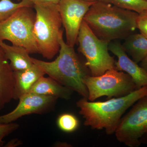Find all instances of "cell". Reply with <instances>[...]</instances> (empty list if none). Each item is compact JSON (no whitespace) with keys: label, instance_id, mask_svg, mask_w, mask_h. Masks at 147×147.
I'll return each instance as SVG.
<instances>
[{"label":"cell","instance_id":"6da1fadb","mask_svg":"<svg viewBox=\"0 0 147 147\" xmlns=\"http://www.w3.org/2000/svg\"><path fill=\"white\" fill-rule=\"evenodd\" d=\"M147 95V86L125 96L113 98L105 101H91L82 97L77 101L84 125L96 130L104 129L107 135L115 134L120 121L129 108L141 98Z\"/></svg>","mask_w":147,"mask_h":147},{"label":"cell","instance_id":"7a4b0ae2","mask_svg":"<svg viewBox=\"0 0 147 147\" xmlns=\"http://www.w3.org/2000/svg\"><path fill=\"white\" fill-rule=\"evenodd\" d=\"M139 14L108 3L96 1L90 7L84 21L99 39L110 42L125 39L137 29Z\"/></svg>","mask_w":147,"mask_h":147},{"label":"cell","instance_id":"3957f363","mask_svg":"<svg viewBox=\"0 0 147 147\" xmlns=\"http://www.w3.org/2000/svg\"><path fill=\"white\" fill-rule=\"evenodd\" d=\"M63 32L60 36V48L55 60L45 61L32 57V61L45 74L76 92L82 97L88 98V93L84 81L87 76H91L90 72L74 47L69 46L64 41Z\"/></svg>","mask_w":147,"mask_h":147},{"label":"cell","instance_id":"277c9868","mask_svg":"<svg viewBox=\"0 0 147 147\" xmlns=\"http://www.w3.org/2000/svg\"><path fill=\"white\" fill-rule=\"evenodd\" d=\"M36 18L34 31L38 54L47 59H53L60 48L61 18L58 4L34 5Z\"/></svg>","mask_w":147,"mask_h":147},{"label":"cell","instance_id":"5b68a950","mask_svg":"<svg viewBox=\"0 0 147 147\" xmlns=\"http://www.w3.org/2000/svg\"><path fill=\"white\" fill-rule=\"evenodd\" d=\"M33 7H24L0 23V42L6 40L21 46L30 54L38 53L34 28L36 13Z\"/></svg>","mask_w":147,"mask_h":147},{"label":"cell","instance_id":"8992f818","mask_svg":"<svg viewBox=\"0 0 147 147\" xmlns=\"http://www.w3.org/2000/svg\"><path fill=\"white\" fill-rule=\"evenodd\" d=\"M78 50L86 58L85 64L93 76H100L115 69L116 61L109 53V42L99 39L85 21L82 22L77 38Z\"/></svg>","mask_w":147,"mask_h":147},{"label":"cell","instance_id":"52a82bcc","mask_svg":"<svg viewBox=\"0 0 147 147\" xmlns=\"http://www.w3.org/2000/svg\"><path fill=\"white\" fill-rule=\"evenodd\" d=\"M88 93V100L95 101L98 98L122 97L138 90L131 76L116 69H109L100 76H87L84 79Z\"/></svg>","mask_w":147,"mask_h":147},{"label":"cell","instance_id":"ba28073f","mask_svg":"<svg viewBox=\"0 0 147 147\" xmlns=\"http://www.w3.org/2000/svg\"><path fill=\"white\" fill-rule=\"evenodd\" d=\"M147 133V95L137 100L124 115L115 134L119 142L129 147L141 145V138Z\"/></svg>","mask_w":147,"mask_h":147},{"label":"cell","instance_id":"9c48e42d","mask_svg":"<svg viewBox=\"0 0 147 147\" xmlns=\"http://www.w3.org/2000/svg\"><path fill=\"white\" fill-rule=\"evenodd\" d=\"M95 2L83 0H60L58 7L65 30V42L69 46L74 47L77 43L84 16Z\"/></svg>","mask_w":147,"mask_h":147},{"label":"cell","instance_id":"30bf717a","mask_svg":"<svg viewBox=\"0 0 147 147\" xmlns=\"http://www.w3.org/2000/svg\"><path fill=\"white\" fill-rule=\"evenodd\" d=\"M58 98L28 92L19 99L18 105L10 113L0 116V123L14 122L24 116L49 113L55 108Z\"/></svg>","mask_w":147,"mask_h":147},{"label":"cell","instance_id":"8fae6325","mask_svg":"<svg viewBox=\"0 0 147 147\" xmlns=\"http://www.w3.org/2000/svg\"><path fill=\"white\" fill-rule=\"evenodd\" d=\"M109 50L118 58L115 63L116 69L131 76L138 89L147 86V71L130 59L119 41L115 40L109 42Z\"/></svg>","mask_w":147,"mask_h":147},{"label":"cell","instance_id":"7c38bea8","mask_svg":"<svg viewBox=\"0 0 147 147\" xmlns=\"http://www.w3.org/2000/svg\"><path fill=\"white\" fill-rule=\"evenodd\" d=\"M14 71L0 47V110L13 99Z\"/></svg>","mask_w":147,"mask_h":147},{"label":"cell","instance_id":"4fadbf2b","mask_svg":"<svg viewBox=\"0 0 147 147\" xmlns=\"http://www.w3.org/2000/svg\"><path fill=\"white\" fill-rule=\"evenodd\" d=\"M14 71V90L13 99L18 100L30 92L32 87L45 72L36 65L33 64L29 68Z\"/></svg>","mask_w":147,"mask_h":147},{"label":"cell","instance_id":"5bb4252c","mask_svg":"<svg viewBox=\"0 0 147 147\" xmlns=\"http://www.w3.org/2000/svg\"><path fill=\"white\" fill-rule=\"evenodd\" d=\"M74 92L50 76H43L36 82L29 92L69 100L71 99Z\"/></svg>","mask_w":147,"mask_h":147},{"label":"cell","instance_id":"9a60e30c","mask_svg":"<svg viewBox=\"0 0 147 147\" xmlns=\"http://www.w3.org/2000/svg\"><path fill=\"white\" fill-rule=\"evenodd\" d=\"M0 47L13 71L26 69L33 65L30 53L24 47L8 45L4 41L0 42Z\"/></svg>","mask_w":147,"mask_h":147},{"label":"cell","instance_id":"2e32d148","mask_svg":"<svg viewBox=\"0 0 147 147\" xmlns=\"http://www.w3.org/2000/svg\"><path fill=\"white\" fill-rule=\"evenodd\" d=\"M122 44L127 54L138 63L147 56V38L141 33H132L125 39Z\"/></svg>","mask_w":147,"mask_h":147},{"label":"cell","instance_id":"e0dca14e","mask_svg":"<svg viewBox=\"0 0 147 147\" xmlns=\"http://www.w3.org/2000/svg\"><path fill=\"white\" fill-rule=\"evenodd\" d=\"M96 1L108 3L139 14L147 13V1L146 0H96Z\"/></svg>","mask_w":147,"mask_h":147},{"label":"cell","instance_id":"ac0fdd59","mask_svg":"<svg viewBox=\"0 0 147 147\" xmlns=\"http://www.w3.org/2000/svg\"><path fill=\"white\" fill-rule=\"evenodd\" d=\"M30 0H22L14 3L11 0H0V23L5 21L16 10L24 7H33Z\"/></svg>","mask_w":147,"mask_h":147},{"label":"cell","instance_id":"d6986e66","mask_svg":"<svg viewBox=\"0 0 147 147\" xmlns=\"http://www.w3.org/2000/svg\"><path fill=\"white\" fill-rule=\"evenodd\" d=\"M58 128L66 133H72L79 128L80 122L73 114L64 113L58 117L57 120Z\"/></svg>","mask_w":147,"mask_h":147},{"label":"cell","instance_id":"ffe728a7","mask_svg":"<svg viewBox=\"0 0 147 147\" xmlns=\"http://www.w3.org/2000/svg\"><path fill=\"white\" fill-rule=\"evenodd\" d=\"M19 127V125L15 123H0V147L2 146L4 144L5 142L4 139L17 130Z\"/></svg>","mask_w":147,"mask_h":147},{"label":"cell","instance_id":"44dd1931","mask_svg":"<svg viewBox=\"0 0 147 147\" xmlns=\"http://www.w3.org/2000/svg\"><path fill=\"white\" fill-rule=\"evenodd\" d=\"M137 29L140 33L147 38V13L139 14L137 21Z\"/></svg>","mask_w":147,"mask_h":147},{"label":"cell","instance_id":"7402d4cb","mask_svg":"<svg viewBox=\"0 0 147 147\" xmlns=\"http://www.w3.org/2000/svg\"><path fill=\"white\" fill-rule=\"evenodd\" d=\"M32 3L34 5L41 4H58L60 0H30Z\"/></svg>","mask_w":147,"mask_h":147},{"label":"cell","instance_id":"603a6c76","mask_svg":"<svg viewBox=\"0 0 147 147\" xmlns=\"http://www.w3.org/2000/svg\"><path fill=\"white\" fill-rule=\"evenodd\" d=\"M21 142L18 139H13L11 140L7 145V147H16L21 145Z\"/></svg>","mask_w":147,"mask_h":147},{"label":"cell","instance_id":"cb8c5ba5","mask_svg":"<svg viewBox=\"0 0 147 147\" xmlns=\"http://www.w3.org/2000/svg\"><path fill=\"white\" fill-rule=\"evenodd\" d=\"M140 66L147 71V56L140 62Z\"/></svg>","mask_w":147,"mask_h":147},{"label":"cell","instance_id":"d4e9b609","mask_svg":"<svg viewBox=\"0 0 147 147\" xmlns=\"http://www.w3.org/2000/svg\"><path fill=\"white\" fill-rule=\"evenodd\" d=\"M141 144H147V133L145 134L140 139Z\"/></svg>","mask_w":147,"mask_h":147},{"label":"cell","instance_id":"484cf974","mask_svg":"<svg viewBox=\"0 0 147 147\" xmlns=\"http://www.w3.org/2000/svg\"><path fill=\"white\" fill-rule=\"evenodd\" d=\"M83 1H87L92 2H96V0H83Z\"/></svg>","mask_w":147,"mask_h":147},{"label":"cell","instance_id":"4316f807","mask_svg":"<svg viewBox=\"0 0 147 147\" xmlns=\"http://www.w3.org/2000/svg\"><path fill=\"white\" fill-rule=\"evenodd\" d=\"M15 1H17L18 2H20L21 1H22V0H15Z\"/></svg>","mask_w":147,"mask_h":147},{"label":"cell","instance_id":"83f0119b","mask_svg":"<svg viewBox=\"0 0 147 147\" xmlns=\"http://www.w3.org/2000/svg\"><path fill=\"white\" fill-rule=\"evenodd\" d=\"M146 1H147V0H146Z\"/></svg>","mask_w":147,"mask_h":147}]
</instances>
